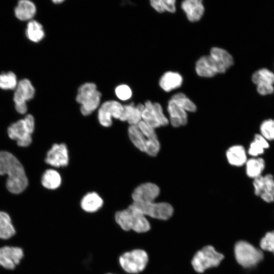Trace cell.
<instances>
[{
	"label": "cell",
	"mask_w": 274,
	"mask_h": 274,
	"mask_svg": "<svg viewBox=\"0 0 274 274\" xmlns=\"http://www.w3.org/2000/svg\"><path fill=\"white\" fill-rule=\"evenodd\" d=\"M252 81L255 85L274 84V73L266 68H260L253 73Z\"/></svg>",
	"instance_id": "4dcf8cb0"
},
{
	"label": "cell",
	"mask_w": 274,
	"mask_h": 274,
	"mask_svg": "<svg viewBox=\"0 0 274 274\" xmlns=\"http://www.w3.org/2000/svg\"><path fill=\"white\" fill-rule=\"evenodd\" d=\"M142 120L154 128L165 126L168 120L163 112L161 105L158 102L147 100L145 102L142 113Z\"/></svg>",
	"instance_id": "9c48e42d"
},
{
	"label": "cell",
	"mask_w": 274,
	"mask_h": 274,
	"mask_svg": "<svg viewBox=\"0 0 274 274\" xmlns=\"http://www.w3.org/2000/svg\"><path fill=\"white\" fill-rule=\"evenodd\" d=\"M160 147L157 138L147 139L144 152L151 156H155L158 154Z\"/></svg>",
	"instance_id": "f35d334b"
},
{
	"label": "cell",
	"mask_w": 274,
	"mask_h": 274,
	"mask_svg": "<svg viewBox=\"0 0 274 274\" xmlns=\"http://www.w3.org/2000/svg\"><path fill=\"white\" fill-rule=\"evenodd\" d=\"M269 147V142L260 133H256L250 144L247 152L252 157H258L262 155Z\"/></svg>",
	"instance_id": "484cf974"
},
{
	"label": "cell",
	"mask_w": 274,
	"mask_h": 274,
	"mask_svg": "<svg viewBox=\"0 0 274 274\" xmlns=\"http://www.w3.org/2000/svg\"><path fill=\"white\" fill-rule=\"evenodd\" d=\"M142 133L148 139L157 138L155 128L149 126L143 120L137 125Z\"/></svg>",
	"instance_id": "ab89813d"
},
{
	"label": "cell",
	"mask_w": 274,
	"mask_h": 274,
	"mask_svg": "<svg viewBox=\"0 0 274 274\" xmlns=\"http://www.w3.org/2000/svg\"><path fill=\"white\" fill-rule=\"evenodd\" d=\"M170 99L186 112H194L196 110L195 104L183 93H177L173 95Z\"/></svg>",
	"instance_id": "1f68e13d"
},
{
	"label": "cell",
	"mask_w": 274,
	"mask_h": 274,
	"mask_svg": "<svg viewBox=\"0 0 274 274\" xmlns=\"http://www.w3.org/2000/svg\"><path fill=\"white\" fill-rule=\"evenodd\" d=\"M25 34L28 39L34 43L41 41L45 37L42 25L35 20H31L28 22Z\"/></svg>",
	"instance_id": "83f0119b"
},
{
	"label": "cell",
	"mask_w": 274,
	"mask_h": 274,
	"mask_svg": "<svg viewBox=\"0 0 274 274\" xmlns=\"http://www.w3.org/2000/svg\"><path fill=\"white\" fill-rule=\"evenodd\" d=\"M235 259L241 265L250 267L256 265L263 258L262 252L245 241H239L234 246Z\"/></svg>",
	"instance_id": "8992f818"
},
{
	"label": "cell",
	"mask_w": 274,
	"mask_h": 274,
	"mask_svg": "<svg viewBox=\"0 0 274 274\" xmlns=\"http://www.w3.org/2000/svg\"><path fill=\"white\" fill-rule=\"evenodd\" d=\"M259 133L268 142L274 141V119L264 120L259 126Z\"/></svg>",
	"instance_id": "e575fe53"
},
{
	"label": "cell",
	"mask_w": 274,
	"mask_h": 274,
	"mask_svg": "<svg viewBox=\"0 0 274 274\" xmlns=\"http://www.w3.org/2000/svg\"><path fill=\"white\" fill-rule=\"evenodd\" d=\"M226 155L229 163L234 166H242L245 164L248 160L246 149L240 145L231 146L227 150Z\"/></svg>",
	"instance_id": "44dd1931"
},
{
	"label": "cell",
	"mask_w": 274,
	"mask_h": 274,
	"mask_svg": "<svg viewBox=\"0 0 274 274\" xmlns=\"http://www.w3.org/2000/svg\"><path fill=\"white\" fill-rule=\"evenodd\" d=\"M182 83V76L179 73L172 71L165 73L159 81L160 87L166 92H169L180 87Z\"/></svg>",
	"instance_id": "7402d4cb"
},
{
	"label": "cell",
	"mask_w": 274,
	"mask_h": 274,
	"mask_svg": "<svg viewBox=\"0 0 274 274\" xmlns=\"http://www.w3.org/2000/svg\"><path fill=\"white\" fill-rule=\"evenodd\" d=\"M103 203L102 198L97 193L91 192L86 194L82 197L80 205L84 211L93 213L101 209Z\"/></svg>",
	"instance_id": "603a6c76"
},
{
	"label": "cell",
	"mask_w": 274,
	"mask_h": 274,
	"mask_svg": "<svg viewBox=\"0 0 274 274\" xmlns=\"http://www.w3.org/2000/svg\"><path fill=\"white\" fill-rule=\"evenodd\" d=\"M209 55L215 63L218 74L225 73L233 64L232 56L223 48L217 47L212 48Z\"/></svg>",
	"instance_id": "9a60e30c"
},
{
	"label": "cell",
	"mask_w": 274,
	"mask_h": 274,
	"mask_svg": "<svg viewBox=\"0 0 274 274\" xmlns=\"http://www.w3.org/2000/svg\"><path fill=\"white\" fill-rule=\"evenodd\" d=\"M106 274H116V273H111V272H109V273H107Z\"/></svg>",
	"instance_id": "7bdbcfd3"
},
{
	"label": "cell",
	"mask_w": 274,
	"mask_h": 274,
	"mask_svg": "<svg viewBox=\"0 0 274 274\" xmlns=\"http://www.w3.org/2000/svg\"><path fill=\"white\" fill-rule=\"evenodd\" d=\"M16 233L10 215L6 212L0 211V238L8 239Z\"/></svg>",
	"instance_id": "4316f807"
},
{
	"label": "cell",
	"mask_w": 274,
	"mask_h": 274,
	"mask_svg": "<svg viewBox=\"0 0 274 274\" xmlns=\"http://www.w3.org/2000/svg\"><path fill=\"white\" fill-rule=\"evenodd\" d=\"M35 94V89L27 79L19 81L15 89L13 100L17 112L21 114L26 113L27 107L26 102L32 99Z\"/></svg>",
	"instance_id": "52a82bcc"
},
{
	"label": "cell",
	"mask_w": 274,
	"mask_h": 274,
	"mask_svg": "<svg viewBox=\"0 0 274 274\" xmlns=\"http://www.w3.org/2000/svg\"><path fill=\"white\" fill-rule=\"evenodd\" d=\"M181 8L191 22L199 21L204 13V8L201 0H185L181 3Z\"/></svg>",
	"instance_id": "e0dca14e"
},
{
	"label": "cell",
	"mask_w": 274,
	"mask_h": 274,
	"mask_svg": "<svg viewBox=\"0 0 274 274\" xmlns=\"http://www.w3.org/2000/svg\"><path fill=\"white\" fill-rule=\"evenodd\" d=\"M144 105H135L133 102L123 105V110L119 119L121 121H126L130 125H136L142 120V113Z\"/></svg>",
	"instance_id": "2e32d148"
},
{
	"label": "cell",
	"mask_w": 274,
	"mask_h": 274,
	"mask_svg": "<svg viewBox=\"0 0 274 274\" xmlns=\"http://www.w3.org/2000/svg\"><path fill=\"white\" fill-rule=\"evenodd\" d=\"M35 129V119L32 115L27 114L24 119L12 124L8 128L9 138L17 142L18 146H28L32 142L31 134Z\"/></svg>",
	"instance_id": "3957f363"
},
{
	"label": "cell",
	"mask_w": 274,
	"mask_h": 274,
	"mask_svg": "<svg viewBox=\"0 0 274 274\" xmlns=\"http://www.w3.org/2000/svg\"><path fill=\"white\" fill-rule=\"evenodd\" d=\"M257 91L261 95H266L272 94L274 92V87L270 84L257 85Z\"/></svg>",
	"instance_id": "60d3db41"
},
{
	"label": "cell",
	"mask_w": 274,
	"mask_h": 274,
	"mask_svg": "<svg viewBox=\"0 0 274 274\" xmlns=\"http://www.w3.org/2000/svg\"><path fill=\"white\" fill-rule=\"evenodd\" d=\"M7 175L6 187L13 194L22 192L28 185L24 169L18 159L12 153L0 151V175Z\"/></svg>",
	"instance_id": "6da1fadb"
},
{
	"label": "cell",
	"mask_w": 274,
	"mask_h": 274,
	"mask_svg": "<svg viewBox=\"0 0 274 274\" xmlns=\"http://www.w3.org/2000/svg\"><path fill=\"white\" fill-rule=\"evenodd\" d=\"M64 2L63 0H55L53 1L52 2L55 4H60Z\"/></svg>",
	"instance_id": "b9f144b4"
},
{
	"label": "cell",
	"mask_w": 274,
	"mask_h": 274,
	"mask_svg": "<svg viewBox=\"0 0 274 274\" xmlns=\"http://www.w3.org/2000/svg\"><path fill=\"white\" fill-rule=\"evenodd\" d=\"M68 161V151L64 143L54 144L48 151L45 158L46 163L56 167L66 166Z\"/></svg>",
	"instance_id": "7c38bea8"
},
{
	"label": "cell",
	"mask_w": 274,
	"mask_h": 274,
	"mask_svg": "<svg viewBox=\"0 0 274 274\" xmlns=\"http://www.w3.org/2000/svg\"><path fill=\"white\" fill-rule=\"evenodd\" d=\"M136 206L146 216L152 218L166 220L173 214V207L167 202H155L154 201L146 203H134Z\"/></svg>",
	"instance_id": "ba28073f"
},
{
	"label": "cell",
	"mask_w": 274,
	"mask_h": 274,
	"mask_svg": "<svg viewBox=\"0 0 274 274\" xmlns=\"http://www.w3.org/2000/svg\"><path fill=\"white\" fill-rule=\"evenodd\" d=\"M41 183L45 188L54 190L60 186L61 178L57 171L53 169H48L43 174Z\"/></svg>",
	"instance_id": "f1b7e54d"
},
{
	"label": "cell",
	"mask_w": 274,
	"mask_h": 274,
	"mask_svg": "<svg viewBox=\"0 0 274 274\" xmlns=\"http://www.w3.org/2000/svg\"><path fill=\"white\" fill-rule=\"evenodd\" d=\"M37 12L35 4L29 0H21L14 9L16 17L21 21H30Z\"/></svg>",
	"instance_id": "ffe728a7"
},
{
	"label": "cell",
	"mask_w": 274,
	"mask_h": 274,
	"mask_svg": "<svg viewBox=\"0 0 274 274\" xmlns=\"http://www.w3.org/2000/svg\"><path fill=\"white\" fill-rule=\"evenodd\" d=\"M245 165L247 176L254 179L262 175L265 168V161L261 157H251L247 160Z\"/></svg>",
	"instance_id": "d4e9b609"
},
{
	"label": "cell",
	"mask_w": 274,
	"mask_h": 274,
	"mask_svg": "<svg viewBox=\"0 0 274 274\" xmlns=\"http://www.w3.org/2000/svg\"><path fill=\"white\" fill-rule=\"evenodd\" d=\"M149 261L147 253L141 249L126 251L118 258L121 268L129 274H138L146 267Z\"/></svg>",
	"instance_id": "277c9868"
},
{
	"label": "cell",
	"mask_w": 274,
	"mask_h": 274,
	"mask_svg": "<svg viewBox=\"0 0 274 274\" xmlns=\"http://www.w3.org/2000/svg\"><path fill=\"white\" fill-rule=\"evenodd\" d=\"M97 90V86L94 83L86 82L82 84L78 89L76 97V101L79 103L82 99L94 93Z\"/></svg>",
	"instance_id": "d590c367"
},
{
	"label": "cell",
	"mask_w": 274,
	"mask_h": 274,
	"mask_svg": "<svg viewBox=\"0 0 274 274\" xmlns=\"http://www.w3.org/2000/svg\"><path fill=\"white\" fill-rule=\"evenodd\" d=\"M24 256L22 248L18 247L4 246L0 248V265L12 270L19 264Z\"/></svg>",
	"instance_id": "4fadbf2b"
},
{
	"label": "cell",
	"mask_w": 274,
	"mask_h": 274,
	"mask_svg": "<svg viewBox=\"0 0 274 274\" xmlns=\"http://www.w3.org/2000/svg\"><path fill=\"white\" fill-rule=\"evenodd\" d=\"M224 255L217 252L211 245L204 246L194 255L191 264L197 272L201 273L210 268L218 266Z\"/></svg>",
	"instance_id": "5b68a950"
},
{
	"label": "cell",
	"mask_w": 274,
	"mask_h": 274,
	"mask_svg": "<svg viewBox=\"0 0 274 274\" xmlns=\"http://www.w3.org/2000/svg\"><path fill=\"white\" fill-rule=\"evenodd\" d=\"M123 110V105L116 100H109L103 102L98 111V120L104 127L112 124V118L120 119Z\"/></svg>",
	"instance_id": "30bf717a"
},
{
	"label": "cell",
	"mask_w": 274,
	"mask_h": 274,
	"mask_svg": "<svg viewBox=\"0 0 274 274\" xmlns=\"http://www.w3.org/2000/svg\"><path fill=\"white\" fill-rule=\"evenodd\" d=\"M114 219L117 224L125 231L142 233L148 231L151 228L146 216L132 203L126 209L117 211Z\"/></svg>",
	"instance_id": "7a4b0ae2"
},
{
	"label": "cell",
	"mask_w": 274,
	"mask_h": 274,
	"mask_svg": "<svg viewBox=\"0 0 274 274\" xmlns=\"http://www.w3.org/2000/svg\"><path fill=\"white\" fill-rule=\"evenodd\" d=\"M195 71L200 77L211 78L218 74L217 67L209 55L200 57L195 63Z\"/></svg>",
	"instance_id": "ac0fdd59"
},
{
	"label": "cell",
	"mask_w": 274,
	"mask_h": 274,
	"mask_svg": "<svg viewBox=\"0 0 274 274\" xmlns=\"http://www.w3.org/2000/svg\"><path fill=\"white\" fill-rule=\"evenodd\" d=\"M129 138L134 145L141 151H145L147 139L142 133L138 125H130L128 129Z\"/></svg>",
	"instance_id": "f546056e"
},
{
	"label": "cell",
	"mask_w": 274,
	"mask_h": 274,
	"mask_svg": "<svg viewBox=\"0 0 274 274\" xmlns=\"http://www.w3.org/2000/svg\"><path fill=\"white\" fill-rule=\"evenodd\" d=\"M115 94L121 100L129 99L132 94L130 87L126 84H120L117 86L115 89Z\"/></svg>",
	"instance_id": "74e56055"
},
{
	"label": "cell",
	"mask_w": 274,
	"mask_h": 274,
	"mask_svg": "<svg viewBox=\"0 0 274 274\" xmlns=\"http://www.w3.org/2000/svg\"><path fill=\"white\" fill-rule=\"evenodd\" d=\"M260 245L262 250L272 252L274 254V231L266 233L261 239Z\"/></svg>",
	"instance_id": "8d00e7d4"
},
{
	"label": "cell",
	"mask_w": 274,
	"mask_h": 274,
	"mask_svg": "<svg viewBox=\"0 0 274 274\" xmlns=\"http://www.w3.org/2000/svg\"><path fill=\"white\" fill-rule=\"evenodd\" d=\"M18 83L17 77L12 72L0 74V88L3 90L15 89Z\"/></svg>",
	"instance_id": "836d02e7"
},
{
	"label": "cell",
	"mask_w": 274,
	"mask_h": 274,
	"mask_svg": "<svg viewBox=\"0 0 274 274\" xmlns=\"http://www.w3.org/2000/svg\"><path fill=\"white\" fill-rule=\"evenodd\" d=\"M101 97V92L97 90L94 93L82 99L78 103L81 105V114L85 116L90 115L99 107Z\"/></svg>",
	"instance_id": "cb8c5ba5"
},
{
	"label": "cell",
	"mask_w": 274,
	"mask_h": 274,
	"mask_svg": "<svg viewBox=\"0 0 274 274\" xmlns=\"http://www.w3.org/2000/svg\"><path fill=\"white\" fill-rule=\"evenodd\" d=\"M150 3L151 7L159 13H175L176 10L175 0H152Z\"/></svg>",
	"instance_id": "d6a6232c"
},
{
	"label": "cell",
	"mask_w": 274,
	"mask_h": 274,
	"mask_svg": "<svg viewBox=\"0 0 274 274\" xmlns=\"http://www.w3.org/2000/svg\"><path fill=\"white\" fill-rule=\"evenodd\" d=\"M160 189L158 186L152 183H145L138 186L132 193L134 203H146L154 201L159 195Z\"/></svg>",
	"instance_id": "5bb4252c"
},
{
	"label": "cell",
	"mask_w": 274,
	"mask_h": 274,
	"mask_svg": "<svg viewBox=\"0 0 274 274\" xmlns=\"http://www.w3.org/2000/svg\"><path fill=\"white\" fill-rule=\"evenodd\" d=\"M253 186L256 196L267 203L274 201V177L272 174H267L253 179Z\"/></svg>",
	"instance_id": "8fae6325"
},
{
	"label": "cell",
	"mask_w": 274,
	"mask_h": 274,
	"mask_svg": "<svg viewBox=\"0 0 274 274\" xmlns=\"http://www.w3.org/2000/svg\"><path fill=\"white\" fill-rule=\"evenodd\" d=\"M167 111L171 124L175 127L185 125L187 122V112L171 99L168 101Z\"/></svg>",
	"instance_id": "d6986e66"
}]
</instances>
